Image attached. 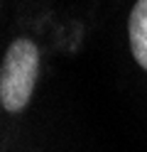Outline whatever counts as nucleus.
<instances>
[{"mask_svg": "<svg viewBox=\"0 0 147 152\" xmlns=\"http://www.w3.org/2000/svg\"><path fill=\"white\" fill-rule=\"evenodd\" d=\"M39 59V47L27 37H17L7 47L0 66V101L5 110L20 113L27 108L37 86Z\"/></svg>", "mask_w": 147, "mask_h": 152, "instance_id": "1", "label": "nucleus"}, {"mask_svg": "<svg viewBox=\"0 0 147 152\" xmlns=\"http://www.w3.org/2000/svg\"><path fill=\"white\" fill-rule=\"evenodd\" d=\"M127 37H130V52L140 69L147 71V0H137L132 5L130 20H127Z\"/></svg>", "mask_w": 147, "mask_h": 152, "instance_id": "2", "label": "nucleus"}]
</instances>
